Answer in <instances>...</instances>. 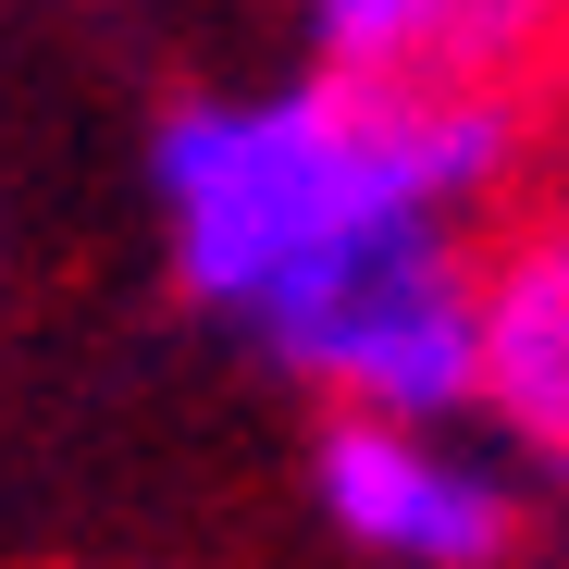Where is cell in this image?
I'll list each match as a JSON object with an SVG mask.
<instances>
[{
	"label": "cell",
	"mask_w": 569,
	"mask_h": 569,
	"mask_svg": "<svg viewBox=\"0 0 569 569\" xmlns=\"http://www.w3.org/2000/svg\"><path fill=\"white\" fill-rule=\"evenodd\" d=\"M532 161L520 87H397V74H272L211 87L149 124V211L173 248V284L211 322L260 335L310 284L470 236Z\"/></svg>",
	"instance_id": "obj_1"
},
{
	"label": "cell",
	"mask_w": 569,
	"mask_h": 569,
	"mask_svg": "<svg viewBox=\"0 0 569 569\" xmlns=\"http://www.w3.org/2000/svg\"><path fill=\"white\" fill-rule=\"evenodd\" d=\"M284 385L322 409H385V421H483V298H470V236L385 248L298 310L248 335Z\"/></svg>",
	"instance_id": "obj_2"
},
{
	"label": "cell",
	"mask_w": 569,
	"mask_h": 569,
	"mask_svg": "<svg viewBox=\"0 0 569 569\" xmlns=\"http://www.w3.org/2000/svg\"><path fill=\"white\" fill-rule=\"evenodd\" d=\"M310 508L371 569H508L532 532V496L496 446H470L458 421H385V409H322Z\"/></svg>",
	"instance_id": "obj_3"
},
{
	"label": "cell",
	"mask_w": 569,
	"mask_h": 569,
	"mask_svg": "<svg viewBox=\"0 0 569 569\" xmlns=\"http://www.w3.org/2000/svg\"><path fill=\"white\" fill-rule=\"evenodd\" d=\"M470 298H483V421L569 483V199L470 248Z\"/></svg>",
	"instance_id": "obj_4"
},
{
	"label": "cell",
	"mask_w": 569,
	"mask_h": 569,
	"mask_svg": "<svg viewBox=\"0 0 569 569\" xmlns=\"http://www.w3.org/2000/svg\"><path fill=\"white\" fill-rule=\"evenodd\" d=\"M298 38L335 74L397 87H532L569 50V0H298Z\"/></svg>",
	"instance_id": "obj_5"
}]
</instances>
